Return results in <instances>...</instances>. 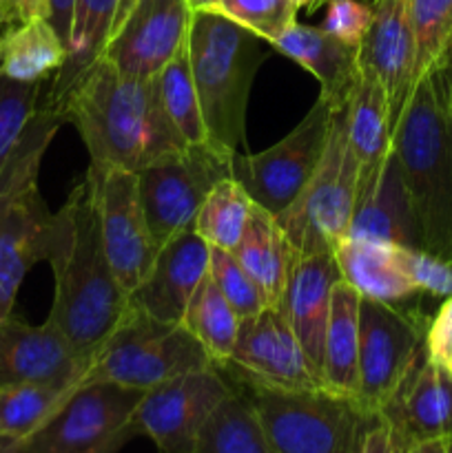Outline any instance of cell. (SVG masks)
I'll list each match as a JSON object with an SVG mask.
<instances>
[{"label": "cell", "instance_id": "obj_1", "mask_svg": "<svg viewBox=\"0 0 452 453\" xmlns=\"http://www.w3.org/2000/svg\"><path fill=\"white\" fill-rule=\"evenodd\" d=\"M58 115L78 128L93 168L140 173L186 149L158 78L127 75L102 58L66 93Z\"/></svg>", "mask_w": 452, "mask_h": 453}, {"label": "cell", "instance_id": "obj_2", "mask_svg": "<svg viewBox=\"0 0 452 453\" xmlns=\"http://www.w3.org/2000/svg\"><path fill=\"white\" fill-rule=\"evenodd\" d=\"M44 261L56 279L47 319L78 352L93 358L127 312L129 295L106 259L87 177L74 186L60 211L53 212Z\"/></svg>", "mask_w": 452, "mask_h": 453}, {"label": "cell", "instance_id": "obj_3", "mask_svg": "<svg viewBox=\"0 0 452 453\" xmlns=\"http://www.w3.org/2000/svg\"><path fill=\"white\" fill-rule=\"evenodd\" d=\"M393 153L424 239V250L452 257V42L417 78L393 127Z\"/></svg>", "mask_w": 452, "mask_h": 453}, {"label": "cell", "instance_id": "obj_4", "mask_svg": "<svg viewBox=\"0 0 452 453\" xmlns=\"http://www.w3.org/2000/svg\"><path fill=\"white\" fill-rule=\"evenodd\" d=\"M270 44L220 12H193L189 27L191 73L207 137L238 153L246 135L253 80L269 60Z\"/></svg>", "mask_w": 452, "mask_h": 453}, {"label": "cell", "instance_id": "obj_5", "mask_svg": "<svg viewBox=\"0 0 452 453\" xmlns=\"http://www.w3.org/2000/svg\"><path fill=\"white\" fill-rule=\"evenodd\" d=\"M238 388L251 398L275 453H359L368 429L381 416L368 411L359 398L326 388Z\"/></svg>", "mask_w": 452, "mask_h": 453}, {"label": "cell", "instance_id": "obj_6", "mask_svg": "<svg viewBox=\"0 0 452 453\" xmlns=\"http://www.w3.org/2000/svg\"><path fill=\"white\" fill-rule=\"evenodd\" d=\"M207 367H213L207 352L182 323L160 321L129 305L113 332L93 354L78 388L106 380L146 392L175 376Z\"/></svg>", "mask_w": 452, "mask_h": 453}, {"label": "cell", "instance_id": "obj_7", "mask_svg": "<svg viewBox=\"0 0 452 453\" xmlns=\"http://www.w3.org/2000/svg\"><path fill=\"white\" fill-rule=\"evenodd\" d=\"M359 162L346 133L344 109L335 111L326 149L295 202L282 211L277 224L286 233L297 259L335 252L346 239L357 203Z\"/></svg>", "mask_w": 452, "mask_h": 453}, {"label": "cell", "instance_id": "obj_8", "mask_svg": "<svg viewBox=\"0 0 452 453\" xmlns=\"http://www.w3.org/2000/svg\"><path fill=\"white\" fill-rule=\"evenodd\" d=\"M235 155L207 140L186 144L175 157L136 173L142 208L158 248L173 234L193 228L213 186L233 177Z\"/></svg>", "mask_w": 452, "mask_h": 453}, {"label": "cell", "instance_id": "obj_9", "mask_svg": "<svg viewBox=\"0 0 452 453\" xmlns=\"http://www.w3.org/2000/svg\"><path fill=\"white\" fill-rule=\"evenodd\" d=\"M144 389L89 383L25 441V453H120L133 434V414Z\"/></svg>", "mask_w": 452, "mask_h": 453}, {"label": "cell", "instance_id": "obj_10", "mask_svg": "<svg viewBox=\"0 0 452 453\" xmlns=\"http://www.w3.org/2000/svg\"><path fill=\"white\" fill-rule=\"evenodd\" d=\"M428 323L419 314L362 296L359 303V401L381 414L425 354Z\"/></svg>", "mask_w": 452, "mask_h": 453}, {"label": "cell", "instance_id": "obj_11", "mask_svg": "<svg viewBox=\"0 0 452 453\" xmlns=\"http://www.w3.org/2000/svg\"><path fill=\"white\" fill-rule=\"evenodd\" d=\"M332 115L335 109L317 97L306 118L277 144L255 155H235L233 177L253 203L279 215L295 202L322 159Z\"/></svg>", "mask_w": 452, "mask_h": 453}, {"label": "cell", "instance_id": "obj_12", "mask_svg": "<svg viewBox=\"0 0 452 453\" xmlns=\"http://www.w3.org/2000/svg\"><path fill=\"white\" fill-rule=\"evenodd\" d=\"M84 177L93 190L106 259L122 290L131 295L144 281L160 250L142 208L137 175L122 168L89 166Z\"/></svg>", "mask_w": 452, "mask_h": 453}, {"label": "cell", "instance_id": "obj_13", "mask_svg": "<svg viewBox=\"0 0 452 453\" xmlns=\"http://www.w3.org/2000/svg\"><path fill=\"white\" fill-rule=\"evenodd\" d=\"M233 385L217 367L189 372L146 389L133 414V434L146 436L160 453H195L208 416Z\"/></svg>", "mask_w": 452, "mask_h": 453}, {"label": "cell", "instance_id": "obj_14", "mask_svg": "<svg viewBox=\"0 0 452 453\" xmlns=\"http://www.w3.org/2000/svg\"><path fill=\"white\" fill-rule=\"evenodd\" d=\"M217 370L230 383L253 388H323L279 305H269L239 321L233 354Z\"/></svg>", "mask_w": 452, "mask_h": 453}, {"label": "cell", "instance_id": "obj_15", "mask_svg": "<svg viewBox=\"0 0 452 453\" xmlns=\"http://www.w3.org/2000/svg\"><path fill=\"white\" fill-rule=\"evenodd\" d=\"M191 16L186 0H136L111 31L100 58L127 75L158 78L186 47Z\"/></svg>", "mask_w": 452, "mask_h": 453}, {"label": "cell", "instance_id": "obj_16", "mask_svg": "<svg viewBox=\"0 0 452 453\" xmlns=\"http://www.w3.org/2000/svg\"><path fill=\"white\" fill-rule=\"evenodd\" d=\"M91 358L44 321L40 326L9 314L0 321V389L9 385H74L87 374Z\"/></svg>", "mask_w": 452, "mask_h": 453}, {"label": "cell", "instance_id": "obj_17", "mask_svg": "<svg viewBox=\"0 0 452 453\" xmlns=\"http://www.w3.org/2000/svg\"><path fill=\"white\" fill-rule=\"evenodd\" d=\"M211 246L193 228L182 230L160 246L144 281L129 295V305L153 319L182 323L191 296L208 277Z\"/></svg>", "mask_w": 452, "mask_h": 453}, {"label": "cell", "instance_id": "obj_18", "mask_svg": "<svg viewBox=\"0 0 452 453\" xmlns=\"http://www.w3.org/2000/svg\"><path fill=\"white\" fill-rule=\"evenodd\" d=\"M359 60L384 87L390 106V127H394L415 87L417 42L410 0L372 3V20L359 47Z\"/></svg>", "mask_w": 452, "mask_h": 453}, {"label": "cell", "instance_id": "obj_19", "mask_svg": "<svg viewBox=\"0 0 452 453\" xmlns=\"http://www.w3.org/2000/svg\"><path fill=\"white\" fill-rule=\"evenodd\" d=\"M346 237L375 239L424 250L419 221L393 146L386 162L370 177L359 180L357 203Z\"/></svg>", "mask_w": 452, "mask_h": 453}, {"label": "cell", "instance_id": "obj_20", "mask_svg": "<svg viewBox=\"0 0 452 453\" xmlns=\"http://www.w3.org/2000/svg\"><path fill=\"white\" fill-rule=\"evenodd\" d=\"M381 416L403 447L433 438H452V374L424 354Z\"/></svg>", "mask_w": 452, "mask_h": 453}, {"label": "cell", "instance_id": "obj_21", "mask_svg": "<svg viewBox=\"0 0 452 453\" xmlns=\"http://www.w3.org/2000/svg\"><path fill=\"white\" fill-rule=\"evenodd\" d=\"M339 279V265L332 252L301 257L292 268L286 292L279 303L319 380H322L323 339L331 317L332 286Z\"/></svg>", "mask_w": 452, "mask_h": 453}, {"label": "cell", "instance_id": "obj_22", "mask_svg": "<svg viewBox=\"0 0 452 453\" xmlns=\"http://www.w3.org/2000/svg\"><path fill=\"white\" fill-rule=\"evenodd\" d=\"M51 219L53 212L44 203L38 184L9 208L0 230V321L13 312L27 273L47 257Z\"/></svg>", "mask_w": 452, "mask_h": 453}, {"label": "cell", "instance_id": "obj_23", "mask_svg": "<svg viewBox=\"0 0 452 453\" xmlns=\"http://www.w3.org/2000/svg\"><path fill=\"white\" fill-rule=\"evenodd\" d=\"M270 47L315 75L322 87L319 97H323L332 109H346L362 75L359 47L341 42L322 27L300 22L288 27L275 42H270Z\"/></svg>", "mask_w": 452, "mask_h": 453}, {"label": "cell", "instance_id": "obj_24", "mask_svg": "<svg viewBox=\"0 0 452 453\" xmlns=\"http://www.w3.org/2000/svg\"><path fill=\"white\" fill-rule=\"evenodd\" d=\"M399 248L375 239H341L335 248L339 274L362 296L381 303H401L419 295L399 264Z\"/></svg>", "mask_w": 452, "mask_h": 453}, {"label": "cell", "instance_id": "obj_25", "mask_svg": "<svg viewBox=\"0 0 452 453\" xmlns=\"http://www.w3.org/2000/svg\"><path fill=\"white\" fill-rule=\"evenodd\" d=\"M233 255L264 292L269 305L282 303L288 279L297 264V252L277 224V217L253 203L251 219Z\"/></svg>", "mask_w": 452, "mask_h": 453}, {"label": "cell", "instance_id": "obj_26", "mask_svg": "<svg viewBox=\"0 0 452 453\" xmlns=\"http://www.w3.org/2000/svg\"><path fill=\"white\" fill-rule=\"evenodd\" d=\"M118 4L120 0H75L66 60L60 71L53 75L51 84L44 93V109L58 113L66 93L100 60L102 49L113 29Z\"/></svg>", "mask_w": 452, "mask_h": 453}, {"label": "cell", "instance_id": "obj_27", "mask_svg": "<svg viewBox=\"0 0 452 453\" xmlns=\"http://www.w3.org/2000/svg\"><path fill=\"white\" fill-rule=\"evenodd\" d=\"M346 133L359 162V180L370 177L386 162L393 146L390 106L384 87L370 69L362 65V75L344 109Z\"/></svg>", "mask_w": 452, "mask_h": 453}, {"label": "cell", "instance_id": "obj_28", "mask_svg": "<svg viewBox=\"0 0 452 453\" xmlns=\"http://www.w3.org/2000/svg\"><path fill=\"white\" fill-rule=\"evenodd\" d=\"M359 303L362 295L344 279L332 286L322 361L323 388L355 398L359 396Z\"/></svg>", "mask_w": 452, "mask_h": 453}, {"label": "cell", "instance_id": "obj_29", "mask_svg": "<svg viewBox=\"0 0 452 453\" xmlns=\"http://www.w3.org/2000/svg\"><path fill=\"white\" fill-rule=\"evenodd\" d=\"M66 60V44L47 18L0 29V73L18 82H44Z\"/></svg>", "mask_w": 452, "mask_h": 453}, {"label": "cell", "instance_id": "obj_30", "mask_svg": "<svg viewBox=\"0 0 452 453\" xmlns=\"http://www.w3.org/2000/svg\"><path fill=\"white\" fill-rule=\"evenodd\" d=\"M230 385V394L202 427L195 453H275L248 394Z\"/></svg>", "mask_w": 452, "mask_h": 453}, {"label": "cell", "instance_id": "obj_31", "mask_svg": "<svg viewBox=\"0 0 452 453\" xmlns=\"http://www.w3.org/2000/svg\"><path fill=\"white\" fill-rule=\"evenodd\" d=\"M62 124H65L62 115L53 113L40 104V109L31 118L29 127L22 133L20 142H18L12 157L7 159L3 173H0V230H3L13 202L31 186L38 184L40 164H43L44 153H47L49 144L60 131Z\"/></svg>", "mask_w": 452, "mask_h": 453}, {"label": "cell", "instance_id": "obj_32", "mask_svg": "<svg viewBox=\"0 0 452 453\" xmlns=\"http://www.w3.org/2000/svg\"><path fill=\"white\" fill-rule=\"evenodd\" d=\"M239 321L242 319L230 308L229 301L222 296L213 279L207 277L198 286L195 295L191 296L184 319H182V326L202 345L211 365L220 367L233 354Z\"/></svg>", "mask_w": 452, "mask_h": 453}, {"label": "cell", "instance_id": "obj_33", "mask_svg": "<svg viewBox=\"0 0 452 453\" xmlns=\"http://www.w3.org/2000/svg\"><path fill=\"white\" fill-rule=\"evenodd\" d=\"M253 212V199L235 177L217 181L204 199L193 230L213 248L233 252L242 242Z\"/></svg>", "mask_w": 452, "mask_h": 453}, {"label": "cell", "instance_id": "obj_34", "mask_svg": "<svg viewBox=\"0 0 452 453\" xmlns=\"http://www.w3.org/2000/svg\"><path fill=\"white\" fill-rule=\"evenodd\" d=\"M78 388L74 385H9L0 389V436L25 442Z\"/></svg>", "mask_w": 452, "mask_h": 453}, {"label": "cell", "instance_id": "obj_35", "mask_svg": "<svg viewBox=\"0 0 452 453\" xmlns=\"http://www.w3.org/2000/svg\"><path fill=\"white\" fill-rule=\"evenodd\" d=\"M160 96H162L164 111L168 119L180 133L186 144L207 142V127H204L202 106H199L198 88H195L193 73H191L189 49H182L158 75Z\"/></svg>", "mask_w": 452, "mask_h": 453}, {"label": "cell", "instance_id": "obj_36", "mask_svg": "<svg viewBox=\"0 0 452 453\" xmlns=\"http://www.w3.org/2000/svg\"><path fill=\"white\" fill-rule=\"evenodd\" d=\"M44 82H18L0 73V173L43 104Z\"/></svg>", "mask_w": 452, "mask_h": 453}, {"label": "cell", "instance_id": "obj_37", "mask_svg": "<svg viewBox=\"0 0 452 453\" xmlns=\"http://www.w3.org/2000/svg\"><path fill=\"white\" fill-rule=\"evenodd\" d=\"M417 62L415 82L452 42V0H410Z\"/></svg>", "mask_w": 452, "mask_h": 453}, {"label": "cell", "instance_id": "obj_38", "mask_svg": "<svg viewBox=\"0 0 452 453\" xmlns=\"http://www.w3.org/2000/svg\"><path fill=\"white\" fill-rule=\"evenodd\" d=\"M208 277L213 279L217 290L229 301L230 308L238 312L239 319L253 317V314L269 308V301H266L264 292L253 281L251 274L242 268V264L235 259L233 252L211 246Z\"/></svg>", "mask_w": 452, "mask_h": 453}, {"label": "cell", "instance_id": "obj_39", "mask_svg": "<svg viewBox=\"0 0 452 453\" xmlns=\"http://www.w3.org/2000/svg\"><path fill=\"white\" fill-rule=\"evenodd\" d=\"M217 12L269 44L297 22V4L292 0H220Z\"/></svg>", "mask_w": 452, "mask_h": 453}, {"label": "cell", "instance_id": "obj_40", "mask_svg": "<svg viewBox=\"0 0 452 453\" xmlns=\"http://www.w3.org/2000/svg\"><path fill=\"white\" fill-rule=\"evenodd\" d=\"M399 264L415 288L430 296H452V261L428 250L399 248Z\"/></svg>", "mask_w": 452, "mask_h": 453}, {"label": "cell", "instance_id": "obj_41", "mask_svg": "<svg viewBox=\"0 0 452 453\" xmlns=\"http://www.w3.org/2000/svg\"><path fill=\"white\" fill-rule=\"evenodd\" d=\"M372 20V4L362 0H328L322 29L341 42L362 47Z\"/></svg>", "mask_w": 452, "mask_h": 453}, {"label": "cell", "instance_id": "obj_42", "mask_svg": "<svg viewBox=\"0 0 452 453\" xmlns=\"http://www.w3.org/2000/svg\"><path fill=\"white\" fill-rule=\"evenodd\" d=\"M425 354H428L430 361L452 374V296H446L441 308L428 323Z\"/></svg>", "mask_w": 452, "mask_h": 453}, {"label": "cell", "instance_id": "obj_43", "mask_svg": "<svg viewBox=\"0 0 452 453\" xmlns=\"http://www.w3.org/2000/svg\"><path fill=\"white\" fill-rule=\"evenodd\" d=\"M359 453H406V447L399 441L397 434L388 425L384 416L375 420L370 429H368L366 438L362 442V451Z\"/></svg>", "mask_w": 452, "mask_h": 453}, {"label": "cell", "instance_id": "obj_44", "mask_svg": "<svg viewBox=\"0 0 452 453\" xmlns=\"http://www.w3.org/2000/svg\"><path fill=\"white\" fill-rule=\"evenodd\" d=\"M44 4L47 0H0V29L44 18Z\"/></svg>", "mask_w": 452, "mask_h": 453}, {"label": "cell", "instance_id": "obj_45", "mask_svg": "<svg viewBox=\"0 0 452 453\" xmlns=\"http://www.w3.org/2000/svg\"><path fill=\"white\" fill-rule=\"evenodd\" d=\"M74 7L75 0H47L44 4V18L51 22L53 29L58 31L65 44H69L71 22H74Z\"/></svg>", "mask_w": 452, "mask_h": 453}, {"label": "cell", "instance_id": "obj_46", "mask_svg": "<svg viewBox=\"0 0 452 453\" xmlns=\"http://www.w3.org/2000/svg\"><path fill=\"white\" fill-rule=\"evenodd\" d=\"M406 453H452V438H433L406 447Z\"/></svg>", "mask_w": 452, "mask_h": 453}, {"label": "cell", "instance_id": "obj_47", "mask_svg": "<svg viewBox=\"0 0 452 453\" xmlns=\"http://www.w3.org/2000/svg\"><path fill=\"white\" fill-rule=\"evenodd\" d=\"M0 453H25V442L16 438L0 436Z\"/></svg>", "mask_w": 452, "mask_h": 453}, {"label": "cell", "instance_id": "obj_48", "mask_svg": "<svg viewBox=\"0 0 452 453\" xmlns=\"http://www.w3.org/2000/svg\"><path fill=\"white\" fill-rule=\"evenodd\" d=\"M191 7V12H217L220 7V0H186Z\"/></svg>", "mask_w": 452, "mask_h": 453}, {"label": "cell", "instance_id": "obj_49", "mask_svg": "<svg viewBox=\"0 0 452 453\" xmlns=\"http://www.w3.org/2000/svg\"><path fill=\"white\" fill-rule=\"evenodd\" d=\"M133 4H136V0H120V4H118V13H115V22H113V29L115 27L120 25V22H122V18L127 16L129 12H131V7ZM111 29V31H113Z\"/></svg>", "mask_w": 452, "mask_h": 453}, {"label": "cell", "instance_id": "obj_50", "mask_svg": "<svg viewBox=\"0 0 452 453\" xmlns=\"http://www.w3.org/2000/svg\"><path fill=\"white\" fill-rule=\"evenodd\" d=\"M292 3L297 4V9H300V7H308V9H313V7H317V4L322 3V0H292Z\"/></svg>", "mask_w": 452, "mask_h": 453}, {"label": "cell", "instance_id": "obj_51", "mask_svg": "<svg viewBox=\"0 0 452 453\" xmlns=\"http://www.w3.org/2000/svg\"><path fill=\"white\" fill-rule=\"evenodd\" d=\"M450 261H452V257H450Z\"/></svg>", "mask_w": 452, "mask_h": 453}]
</instances>
